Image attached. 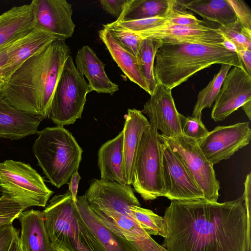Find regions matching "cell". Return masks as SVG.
<instances>
[{
    "mask_svg": "<svg viewBox=\"0 0 251 251\" xmlns=\"http://www.w3.org/2000/svg\"><path fill=\"white\" fill-rule=\"evenodd\" d=\"M141 112L149 117L151 126L161 131V135L174 138L182 135L180 113L176 107L172 90L157 84Z\"/></svg>",
    "mask_w": 251,
    "mask_h": 251,
    "instance_id": "cell-15",
    "label": "cell"
},
{
    "mask_svg": "<svg viewBox=\"0 0 251 251\" xmlns=\"http://www.w3.org/2000/svg\"><path fill=\"white\" fill-rule=\"evenodd\" d=\"M176 5L189 9L223 27L234 26L238 21L227 0H176Z\"/></svg>",
    "mask_w": 251,
    "mask_h": 251,
    "instance_id": "cell-24",
    "label": "cell"
},
{
    "mask_svg": "<svg viewBox=\"0 0 251 251\" xmlns=\"http://www.w3.org/2000/svg\"><path fill=\"white\" fill-rule=\"evenodd\" d=\"M237 54L240 59L244 68L251 76V50L248 49L238 50Z\"/></svg>",
    "mask_w": 251,
    "mask_h": 251,
    "instance_id": "cell-40",
    "label": "cell"
},
{
    "mask_svg": "<svg viewBox=\"0 0 251 251\" xmlns=\"http://www.w3.org/2000/svg\"><path fill=\"white\" fill-rule=\"evenodd\" d=\"M21 241L27 251H53L47 233L43 211L24 210L18 217Z\"/></svg>",
    "mask_w": 251,
    "mask_h": 251,
    "instance_id": "cell-22",
    "label": "cell"
},
{
    "mask_svg": "<svg viewBox=\"0 0 251 251\" xmlns=\"http://www.w3.org/2000/svg\"><path fill=\"white\" fill-rule=\"evenodd\" d=\"M136 34L142 39L152 38L159 40L161 44L222 45L224 41L219 28L203 24L191 26L164 25Z\"/></svg>",
    "mask_w": 251,
    "mask_h": 251,
    "instance_id": "cell-16",
    "label": "cell"
},
{
    "mask_svg": "<svg viewBox=\"0 0 251 251\" xmlns=\"http://www.w3.org/2000/svg\"><path fill=\"white\" fill-rule=\"evenodd\" d=\"M231 67L230 65L221 64L218 73L214 75L207 85L199 92L194 106L192 117L201 119L202 110L211 107L220 92L224 80Z\"/></svg>",
    "mask_w": 251,
    "mask_h": 251,
    "instance_id": "cell-29",
    "label": "cell"
},
{
    "mask_svg": "<svg viewBox=\"0 0 251 251\" xmlns=\"http://www.w3.org/2000/svg\"><path fill=\"white\" fill-rule=\"evenodd\" d=\"M129 209L130 216L149 235L166 237L167 226L163 217L140 206H131Z\"/></svg>",
    "mask_w": 251,
    "mask_h": 251,
    "instance_id": "cell-30",
    "label": "cell"
},
{
    "mask_svg": "<svg viewBox=\"0 0 251 251\" xmlns=\"http://www.w3.org/2000/svg\"><path fill=\"white\" fill-rule=\"evenodd\" d=\"M115 22L135 33H139L166 25L167 17H154L134 21Z\"/></svg>",
    "mask_w": 251,
    "mask_h": 251,
    "instance_id": "cell-34",
    "label": "cell"
},
{
    "mask_svg": "<svg viewBox=\"0 0 251 251\" xmlns=\"http://www.w3.org/2000/svg\"><path fill=\"white\" fill-rule=\"evenodd\" d=\"M18 230L12 223L0 226V251H8Z\"/></svg>",
    "mask_w": 251,
    "mask_h": 251,
    "instance_id": "cell-38",
    "label": "cell"
},
{
    "mask_svg": "<svg viewBox=\"0 0 251 251\" xmlns=\"http://www.w3.org/2000/svg\"><path fill=\"white\" fill-rule=\"evenodd\" d=\"M167 17V23L165 25L191 26L203 25L204 23L191 13L176 9L175 5Z\"/></svg>",
    "mask_w": 251,
    "mask_h": 251,
    "instance_id": "cell-36",
    "label": "cell"
},
{
    "mask_svg": "<svg viewBox=\"0 0 251 251\" xmlns=\"http://www.w3.org/2000/svg\"><path fill=\"white\" fill-rule=\"evenodd\" d=\"M175 1L176 0H127L123 11L116 21L166 18L174 9Z\"/></svg>",
    "mask_w": 251,
    "mask_h": 251,
    "instance_id": "cell-27",
    "label": "cell"
},
{
    "mask_svg": "<svg viewBox=\"0 0 251 251\" xmlns=\"http://www.w3.org/2000/svg\"><path fill=\"white\" fill-rule=\"evenodd\" d=\"M99 35L124 74L130 81L149 93L148 86L140 72L136 57L122 47L106 30H100Z\"/></svg>",
    "mask_w": 251,
    "mask_h": 251,
    "instance_id": "cell-26",
    "label": "cell"
},
{
    "mask_svg": "<svg viewBox=\"0 0 251 251\" xmlns=\"http://www.w3.org/2000/svg\"><path fill=\"white\" fill-rule=\"evenodd\" d=\"M15 41L10 42L4 46L0 47V76L1 75V70L7 63L11 51L14 46Z\"/></svg>",
    "mask_w": 251,
    "mask_h": 251,
    "instance_id": "cell-41",
    "label": "cell"
},
{
    "mask_svg": "<svg viewBox=\"0 0 251 251\" xmlns=\"http://www.w3.org/2000/svg\"><path fill=\"white\" fill-rule=\"evenodd\" d=\"M224 41L222 45L226 50L237 53V48L236 45L229 39L223 35Z\"/></svg>",
    "mask_w": 251,
    "mask_h": 251,
    "instance_id": "cell-44",
    "label": "cell"
},
{
    "mask_svg": "<svg viewBox=\"0 0 251 251\" xmlns=\"http://www.w3.org/2000/svg\"><path fill=\"white\" fill-rule=\"evenodd\" d=\"M250 120H251V100L246 102L241 107Z\"/></svg>",
    "mask_w": 251,
    "mask_h": 251,
    "instance_id": "cell-45",
    "label": "cell"
},
{
    "mask_svg": "<svg viewBox=\"0 0 251 251\" xmlns=\"http://www.w3.org/2000/svg\"><path fill=\"white\" fill-rule=\"evenodd\" d=\"M180 123L182 135L197 141L209 132L201 119L192 116L185 117L180 114Z\"/></svg>",
    "mask_w": 251,
    "mask_h": 251,
    "instance_id": "cell-32",
    "label": "cell"
},
{
    "mask_svg": "<svg viewBox=\"0 0 251 251\" xmlns=\"http://www.w3.org/2000/svg\"><path fill=\"white\" fill-rule=\"evenodd\" d=\"M4 81V79L3 77L0 76V94L3 86Z\"/></svg>",
    "mask_w": 251,
    "mask_h": 251,
    "instance_id": "cell-46",
    "label": "cell"
},
{
    "mask_svg": "<svg viewBox=\"0 0 251 251\" xmlns=\"http://www.w3.org/2000/svg\"><path fill=\"white\" fill-rule=\"evenodd\" d=\"M34 27L31 3L11 7L0 15V47L21 38Z\"/></svg>",
    "mask_w": 251,
    "mask_h": 251,
    "instance_id": "cell-21",
    "label": "cell"
},
{
    "mask_svg": "<svg viewBox=\"0 0 251 251\" xmlns=\"http://www.w3.org/2000/svg\"><path fill=\"white\" fill-rule=\"evenodd\" d=\"M123 131L104 143L98 154V165L101 179L127 184L123 172Z\"/></svg>",
    "mask_w": 251,
    "mask_h": 251,
    "instance_id": "cell-23",
    "label": "cell"
},
{
    "mask_svg": "<svg viewBox=\"0 0 251 251\" xmlns=\"http://www.w3.org/2000/svg\"><path fill=\"white\" fill-rule=\"evenodd\" d=\"M161 44L159 40L155 38L143 39L136 56L140 72L148 86L150 96L153 93L157 84L153 68L156 53Z\"/></svg>",
    "mask_w": 251,
    "mask_h": 251,
    "instance_id": "cell-28",
    "label": "cell"
},
{
    "mask_svg": "<svg viewBox=\"0 0 251 251\" xmlns=\"http://www.w3.org/2000/svg\"><path fill=\"white\" fill-rule=\"evenodd\" d=\"M164 143L163 167L164 197L171 201H205L201 189L170 148Z\"/></svg>",
    "mask_w": 251,
    "mask_h": 251,
    "instance_id": "cell-12",
    "label": "cell"
},
{
    "mask_svg": "<svg viewBox=\"0 0 251 251\" xmlns=\"http://www.w3.org/2000/svg\"><path fill=\"white\" fill-rule=\"evenodd\" d=\"M106 30L124 48L131 52L136 58L139 46L143 40L141 37L129 30L115 21L103 25Z\"/></svg>",
    "mask_w": 251,
    "mask_h": 251,
    "instance_id": "cell-31",
    "label": "cell"
},
{
    "mask_svg": "<svg viewBox=\"0 0 251 251\" xmlns=\"http://www.w3.org/2000/svg\"><path fill=\"white\" fill-rule=\"evenodd\" d=\"M127 0H101L100 3L102 9L107 13L116 17L117 19L121 15Z\"/></svg>",
    "mask_w": 251,
    "mask_h": 251,
    "instance_id": "cell-39",
    "label": "cell"
},
{
    "mask_svg": "<svg viewBox=\"0 0 251 251\" xmlns=\"http://www.w3.org/2000/svg\"><path fill=\"white\" fill-rule=\"evenodd\" d=\"M1 197V193H0V198Z\"/></svg>",
    "mask_w": 251,
    "mask_h": 251,
    "instance_id": "cell-47",
    "label": "cell"
},
{
    "mask_svg": "<svg viewBox=\"0 0 251 251\" xmlns=\"http://www.w3.org/2000/svg\"><path fill=\"white\" fill-rule=\"evenodd\" d=\"M80 179V176L77 171L73 174L68 183L69 190L71 193L73 201L75 202L76 201L78 183Z\"/></svg>",
    "mask_w": 251,
    "mask_h": 251,
    "instance_id": "cell-42",
    "label": "cell"
},
{
    "mask_svg": "<svg viewBox=\"0 0 251 251\" xmlns=\"http://www.w3.org/2000/svg\"><path fill=\"white\" fill-rule=\"evenodd\" d=\"M75 67L85 76L91 91L113 95L119 90L118 85L108 77L104 64L89 46L78 50L75 57Z\"/></svg>",
    "mask_w": 251,
    "mask_h": 251,
    "instance_id": "cell-19",
    "label": "cell"
},
{
    "mask_svg": "<svg viewBox=\"0 0 251 251\" xmlns=\"http://www.w3.org/2000/svg\"><path fill=\"white\" fill-rule=\"evenodd\" d=\"M76 203L84 221L107 251H130L126 241L113 232L94 212L84 195L77 197Z\"/></svg>",
    "mask_w": 251,
    "mask_h": 251,
    "instance_id": "cell-25",
    "label": "cell"
},
{
    "mask_svg": "<svg viewBox=\"0 0 251 251\" xmlns=\"http://www.w3.org/2000/svg\"><path fill=\"white\" fill-rule=\"evenodd\" d=\"M233 8L242 27L251 33V11L247 4L241 0H227Z\"/></svg>",
    "mask_w": 251,
    "mask_h": 251,
    "instance_id": "cell-37",
    "label": "cell"
},
{
    "mask_svg": "<svg viewBox=\"0 0 251 251\" xmlns=\"http://www.w3.org/2000/svg\"><path fill=\"white\" fill-rule=\"evenodd\" d=\"M123 129V172L127 185L132 184L136 151L144 131L150 125L141 111L128 109Z\"/></svg>",
    "mask_w": 251,
    "mask_h": 251,
    "instance_id": "cell-18",
    "label": "cell"
},
{
    "mask_svg": "<svg viewBox=\"0 0 251 251\" xmlns=\"http://www.w3.org/2000/svg\"><path fill=\"white\" fill-rule=\"evenodd\" d=\"M169 251H247L248 217L243 196L223 203L171 201L163 217Z\"/></svg>",
    "mask_w": 251,
    "mask_h": 251,
    "instance_id": "cell-1",
    "label": "cell"
},
{
    "mask_svg": "<svg viewBox=\"0 0 251 251\" xmlns=\"http://www.w3.org/2000/svg\"><path fill=\"white\" fill-rule=\"evenodd\" d=\"M32 151L50 183L60 188L78 169L82 150L72 133L62 126L38 131Z\"/></svg>",
    "mask_w": 251,
    "mask_h": 251,
    "instance_id": "cell-5",
    "label": "cell"
},
{
    "mask_svg": "<svg viewBox=\"0 0 251 251\" xmlns=\"http://www.w3.org/2000/svg\"><path fill=\"white\" fill-rule=\"evenodd\" d=\"M35 28L47 31L57 40L71 37L75 26L72 5L66 0H33Z\"/></svg>",
    "mask_w": 251,
    "mask_h": 251,
    "instance_id": "cell-14",
    "label": "cell"
},
{
    "mask_svg": "<svg viewBox=\"0 0 251 251\" xmlns=\"http://www.w3.org/2000/svg\"><path fill=\"white\" fill-rule=\"evenodd\" d=\"M26 209L19 202L1 196L0 198V226L13 223Z\"/></svg>",
    "mask_w": 251,
    "mask_h": 251,
    "instance_id": "cell-35",
    "label": "cell"
},
{
    "mask_svg": "<svg viewBox=\"0 0 251 251\" xmlns=\"http://www.w3.org/2000/svg\"><path fill=\"white\" fill-rule=\"evenodd\" d=\"M222 35L231 41L237 47V50H251V33L243 29L239 23L230 27H218Z\"/></svg>",
    "mask_w": 251,
    "mask_h": 251,
    "instance_id": "cell-33",
    "label": "cell"
},
{
    "mask_svg": "<svg viewBox=\"0 0 251 251\" xmlns=\"http://www.w3.org/2000/svg\"><path fill=\"white\" fill-rule=\"evenodd\" d=\"M8 251H27L21 241L19 231L16 233Z\"/></svg>",
    "mask_w": 251,
    "mask_h": 251,
    "instance_id": "cell-43",
    "label": "cell"
},
{
    "mask_svg": "<svg viewBox=\"0 0 251 251\" xmlns=\"http://www.w3.org/2000/svg\"><path fill=\"white\" fill-rule=\"evenodd\" d=\"M56 40L52 34L34 28L15 41L8 60L1 70V76L4 80L7 79L28 58L44 50Z\"/></svg>",
    "mask_w": 251,
    "mask_h": 251,
    "instance_id": "cell-17",
    "label": "cell"
},
{
    "mask_svg": "<svg viewBox=\"0 0 251 251\" xmlns=\"http://www.w3.org/2000/svg\"><path fill=\"white\" fill-rule=\"evenodd\" d=\"M43 211L53 251H107L84 221L69 190L54 196Z\"/></svg>",
    "mask_w": 251,
    "mask_h": 251,
    "instance_id": "cell-4",
    "label": "cell"
},
{
    "mask_svg": "<svg viewBox=\"0 0 251 251\" xmlns=\"http://www.w3.org/2000/svg\"><path fill=\"white\" fill-rule=\"evenodd\" d=\"M0 188L1 196L26 208L45 207L53 193L29 164L13 160L0 162Z\"/></svg>",
    "mask_w": 251,
    "mask_h": 251,
    "instance_id": "cell-7",
    "label": "cell"
},
{
    "mask_svg": "<svg viewBox=\"0 0 251 251\" xmlns=\"http://www.w3.org/2000/svg\"><path fill=\"white\" fill-rule=\"evenodd\" d=\"M216 64L245 70L238 54L222 45L162 44L156 53L154 76L156 84L172 90L196 73Z\"/></svg>",
    "mask_w": 251,
    "mask_h": 251,
    "instance_id": "cell-3",
    "label": "cell"
},
{
    "mask_svg": "<svg viewBox=\"0 0 251 251\" xmlns=\"http://www.w3.org/2000/svg\"><path fill=\"white\" fill-rule=\"evenodd\" d=\"M41 121L14 107L0 96V138L17 140L36 134Z\"/></svg>",
    "mask_w": 251,
    "mask_h": 251,
    "instance_id": "cell-20",
    "label": "cell"
},
{
    "mask_svg": "<svg viewBox=\"0 0 251 251\" xmlns=\"http://www.w3.org/2000/svg\"><path fill=\"white\" fill-rule=\"evenodd\" d=\"M251 139L249 122L227 126H218L197 141L207 159L213 165L229 158L239 149L248 145Z\"/></svg>",
    "mask_w": 251,
    "mask_h": 251,
    "instance_id": "cell-10",
    "label": "cell"
},
{
    "mask_svg": "<svg viewBox=\"0 0 251 251\" xmlns=\"http://www.w3.org/2000/svg\"><path fill=\"white\" fill-rule=\"evenodd\" d=\"M84 195L91 207L124 215L130 216V206H140L130 185L106 179H93Z\"/></svg>",
    "mask_w": 251,
    "mask_h": 251,
    "instance_id": "cell-11",
    "label": "cell"
},
{
    "mask_svg": "<svg viewBox=\"0 0 251 251\" xmlns=\"http://www.w3.org/2000/svg\"><path fill=\"white\" fill-rule=\"evenodd\" d=\"M91 92L84 76L76 69L70 55L65 61L52 97L49 118L57 125L73 124L80 119Z\"/></svg>",
    "mask_w": 251,
    "mask_h": 251,
    "instance_id": "cell-8",
    "label": "cell"
},
{
    "mask_svg": "<svg viewBox=\"0 0 251 251\" xmlns=\"http://www.w3.org/2000/svg\"><path fill=\"white\" fill-rule=\"evenodd\" d=\"M162 141L172 150L203 193L205 200L217 202L220 189L213 165L201 151L197 141L183 135L174 138L161 135Z\"/></svg>",
    "mask_w": 251,
    "mask_h": 251,
    "instance_id": "cell-9",
    "label": "cell"
},
{
    "mask_svg": "<svg viewBox=\"0 0 251 251\" xmlns=\"http://www.w3.org/2000/svg\"><path fill=\"white\" fill-rule=\"evenodd\" d=\"M71 50L56 40L31 56L5 80L0 96L14 107L42 120L49 117L54 92Z\"/></svg>",
    "mask_w": 251,
    "mask_h": 251,
    "instance_id": "cell-2",
    "label": "cell"
},
{
    "mask_svg": "<svg viewBox=\"0 0 251 251\" xmlns=\"http://www.w3.org/2000/svg\"><path fill=\"white\" fill-rule=\"evenodd\" d=\"M251 100V76L245 70L233 67L227 73L215 100L211 118L221 121Z\"/></svg>",
    "mask_w": 251,
    "mask_h": 251,
    "instance_id": "cell-13",
    "label": "cell"
},
{
    "mask_svg": "<svg viewBox=\"0 0 251 251\" xmlns=\"http://www.w3.org/2000/svg\"><path fill=\"white\" fill-rule=\"evenodd\" d=\"M164 143L158 130L150 125L143 133L133 164L132 185L145 201L164 196Z\"/></svg>",
    "mask_w": 251,
    "mask_h": 251,
    "instance_id": "cell-6",
    "label": "cell"
}]
</instances>
